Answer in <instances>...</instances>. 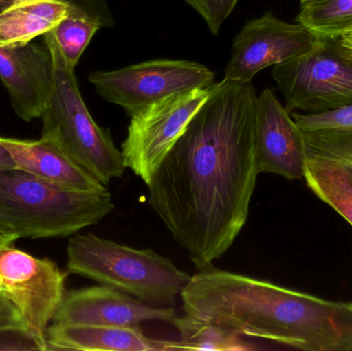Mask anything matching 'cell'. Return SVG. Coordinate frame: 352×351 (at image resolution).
I'll use <instances>...</instances> for the list:
<instances>
[{
    "label": "cell",
    "instance_id": "obj_1",
    "mask_svg": "<svg viewBox=\"0 0 352 351\" xmlns=\"http://www.w3.org/2000/svg\"><path fill=\"white\" fill-rule=\"evenodd\" d=\"M258 94L223 80L146 183L151 206L199 270L232 247L248 222L260 174Z\"/></svg>",
    "mask_w": 352,
    "mask_h": 351
},
{
    "label": "cell",
    "instance_id": "obj_2",
    "mask_svg": "<svg viewBox=\"0 0 352 351\" xmlns=\"http://www.w3.org/2000/svg\"><path fill=\"white\" fill-rule=\"evenodd\" d=\"M184 313L239 336L304 351H352V303L211 267L190 278Z\"/></svg>",
    "mask_w": 352,
    "mask_h": 351
},
{
    "label": "cell",
    "instance_id": "obj_3",
    "mask_svg": "<svg viewBox=\"0 0 352 351\" xmlns=\"http://www.w3.org/2000/svg\"><path fill=\"white\" fill-rule=\"evenodd\" d=\"M113 208L109 191H72L20 169L0 170V233L14 240L70 236Z\"/></svg>",
    "mask_w": 352,
    "mask_h": 351
},
{
    "label": "cell",
    "instance_id": "obj_4",
    "mask_svg": "<svg viewBox=\"0 0 352 351\" xmlns=\"http://www.w3.org/2000/svg\"><path fill=\"white\" fill-rule=\"evenodd\" d=\"M67 269L154 307H173L192 276L153 249H138L92 233L72 237Z\"/></svg>",
    "mask_w": 352,
    "mask_h": 351
},
{
    "label": "cell",
    "instance_id": "obj_5",
    "mask_svg": "<svg viewBox=\"0 0 352 351\" xmlns=\"http://www.w3.org/2000/svg\"><path fill=\"white\" fill-rule=\"evenodd\" d=\"M43 39L53 58L54 88L41 117V137L55 141L72 160L107 185L111 179L123 177L127 168L122 150L91 115L74 69L64 59L52 31Z\"/></svg>",
    "mask_w": 352,
    "mask_h": 351
},
{
    "label": "cell",
    "instance_id": "obj_6",
    "mask_svg": "<svg viewBox=\"0 0 352 351\" xmlns=\"http://www.w3.org/2000/svg\"><path fill=\"white\" fill-rule=\"evenodd\" d=\"M289 113H320L352 105V52L340 37L324 38L307 55L273 66Z\"/></svg>",
    "mask_w": 352,
    "mask_h": 351
},
{
    "label": "cell",
    "instance_id": "obj_7",
    "mask_svg": "<svg viewBox=\"0 0 352 351\" xmlns=\"http://www.w3.org/2000/svg\"><path fill=\"white\" fill-rule=\"evenodd\" d=\"M97 94L119 105L129 117L173 95L214 84L206 66L184 60H153L89 76Z\"/></svg>",
    "mask_w": 352,
    "mask_h": 351
},
{
    "label": "cell",
    "instance_id": "obj_8",
    "mask_svg": "<svg viewBox=\"0 0 352 351\" xmlns=\"http://www.w3.org/2000/svg\"><path fill=\"white\" fill-rule=\"evenodd\" d=\"M0 276L27 331L47 351V327L65 296L66 274L51 260L6 245L0 247Z\"/></svg>",
    "mask_w": 352,
    "mask_h": 351
},
{
    "label": "cell",
    "instance_id": "obj_9",
    "mask_svg": "<svg viewBox=\"0 0 352 351\" xmlns=\"http://www.w3.org/2000/svg\"><path fill=\"white\" fill-rule=\"evenodd\" d=\"M211 90L212 84L208 88L173 95L130 117L122 154L126 167L146 185L195 113L208 98Z\"/></svg>",
    "mask_w": 352,
    "mask_h": 351
},
{
    "label": "cell",
    "instance_id": "obj_10",
    "mask_svg": "<svg viewBox=\"0 0 352 351\" xmlns=\"http://www.w3.org/2000/svg\"><path fill=\"white\" fill-rule=\"evenodd\" d=\"M322 41L299 23L291 24L265 12L248 21L236 35L223 80L252 82L261 70L307 55Z\"/></svg>",
    "mask_w": 352,
    "mask_h": 351
},
{
    "label": "cell",
    "instance_id": "obj_11",
    "mask_svg": "<svg viewBox=\"0 0 352 351\" xmlns=\"http://www.w3.org/2000/svg\"><path fill=\"white\" fill-rule=\"evenodd\" d=\"M256 150L258 172L289 181L304 179L307 155L303 131L270 89L258 97Z\"/></svg>",
    "mask_w": 352,
    "mask_h": 351
},
{
    "label": "cell",
    "instance_id": "obj_12",
    "mask_svg": "<svg viewBox=\"0 0 352 351\" xmlns=\"http://www.w3.org/2000/svg\"><path fill=\"white\" fill-rule=\"evenodd\" d=\"M173 307H154L109 286L66 293L54 317V325L140 327L146 321L173 323Z\"/></svg>",
    "mask_w": 352,
    "mask_h": 351
},
{
    "label": "cell",
    "instance_id": "obj_13",
    "mask_svg": "<svg viewBox=\"0 0 352 351\" xmlns=\"http://www.w3.org/2000/svg\"><path fill=\"white\" fill-rule=\"evenodd\" d=\"M0 80L20 119H41L54 88L53 58L49 47L32 41L0 47Z\"/></svg>",
    "mask_w": 352,
    "mask_h": 351
},
{
    "label": "cell",
    "instance_id": "obj_14",
    "mask_svg": "<svg viewBox=\"0 0 352 351\" xmlns=\"http://www.w3.org/2000/svg\"><path fill=\"white\" fill-rule=\"evenodd\" d=\"M0 144L10 152L16 169L72 191L88 193L109 191L107 185L72 160L49 138L21 140L0 137Z\"/></svg>",
    "mask_w": 352,
    "mask_h": 351
},
{
    "label": "cell",
    "instance_id": "obj_15",
    "mask_svg": "<svg viewBox=\"0 0 352 351\" xmlns=\"http://www.w3.org/2000/svg\"><path fill=\"white\" fill-rule=\"evenodd\" d=\"M47 350L175 351V342L153 339L140 327L52 325Z\"/></svg>",
    "mask_w": 352,
    "mask_h": 351
},
{
    "label": "cell",
    "instance_id": "obj_16",
    "mask_svg": "<svg viewBox=\"0 0 352 351\" xmlns=\"http://www.w3.org/2000/svg\"><path fill=\"white\" fill-rule=\"evenodd\" d=\"M69 14V5L60 0H16L0 12V47L27 45Z\"/></svg>",
    "mask_w": 352,
    "mask_h": 351
},
{
    "label": "cell",
    "instance_id": "obj_17",
    "mask_svg": "<svg viewBox=\"0 0 352 351\" xmlns=\"http://www.w3.org/2000/svg\"><path fill=\"white\" fill-rule=\"evenodd\" d=\"M304 179L320 200L352 226V173L335 161L307 156Z\"/></svg>",
    "mask_w": 352,
    "mask_h": 351
},
{
    "label": "cell",
    "instance_id": "obj_18",
    "mask_svg": "<svg viewBox=\"0 0 352 351\" xmlns=\"http://www.w3.org/2000/svg\"><path fill=\"white\" fill-rule=\"evenodd\" d=\"M173 325L179 332L175 350L244 351L254 348L243 342L241 336L214 324L184 315L175 317Z\"/></svg>",
    "mask_w": 352,
    "mask_h": 351
},
{
    "label": "cell",
    "instance_id": "obj_19",
    "mask_svg": "<svg viewBox=\"0 0 352 351\" xmlns=\"http://www.w3.org/2000/svg\"><path fill=\"white\" fill-rule=\"evenodd\" d=\"M296 23L322 38L342 36L352 30V0H306Z\"/></svg>",
    "mask_w": 352,
    "mask_h": 351
},
{
    "label": "cell",
    "instance_id": "obj_20",
    "mask_svg": "<svg viewBox=\"0 0 352 351\" xmlns=\"http://www.w3.org/2000/svg\"><path fill=\"white\" fill-rule=\"evenodd\" d=\"M100 25L84 16H67L52 31L68 65L74 69Z\"/></svg>",
    "mask_w": 352,
    "mask_h": 351
},
{
    "label": "cell",
    "instance_id": "obj_21",
    "mask_svg": "<svg viewBox=\"0 0 352 351\" xmlns=\"http://www.w3.org/2000/svg\"><path fill=\"white\" fill-rule=\"evenodd\" d=\"M306 155L340 163L352 173V132H303Z\"/></svg>",
    "mask_w": 352,
    "mask_h": 351
},
{
    "label": "cell",
    "instance_id": "obj_22",
    "mask_svg": "<svg viewBox=\"0 0 352 351\" xmlns=\"http://www.w3.org/2000/svg\"><path fill=\"white\" fill-rule=\"evenodd\" d=\"M291 115L303 132L318 130L352 132V105L326 113H304L295 111Z\"/></svg>",
    "mask_w": 352,
    "mask_h": 351
},
{
    "label": "cell",
    "instance_id": "obj_23",
    "mask_svg": "<svg viewBox=\"0 0 352 351\" xmlns=\"http://www.w3.org/2000/svg\"><path fill=\"white\" fill-rule=\"evenodd\" d=\"M16 0H0V12ZM68 4L72 10L69 16H84L98 23L101 28H109L115 25L111 8L107 0H60Z\"/></svg>",
    "mask_w": 352,
    "mask_h": 351
},
{
    "label": "cell",
    "instance_id": "obj_24",
    "mask_svg": "<svg viewBox=\"0 0 352 351\" xmlns=\"http://www.w3.org/2000/svg\"><path fill=\"white\" fill-rule=\"evenodd\" d=\"M206 22L209 30L217 35L221 25L229 18L239 0H184Z\"/></svg>",
    "mask_w": 352,
    "mask_h": 351
},
{
    "label": "cell",
    "instance_id": "obj_25",
    "mask_svg": "<svg viewBox=\"0 0 352 351\" xmlns=\"http://www.w3.org/2000/svg\"><path fill=\"white\" fill-rule=\"evenodd\" d=\"M0 325L8 329L26 330L16 305L3 294H0Z\"/></svg>",
    "mask_w": 352,
    "mask_h": 351
},
{
    "label": "cell",
    "instance_id": "obj_26",
    "mask_svg": "<svg viewBox=\"0 0 352 351\" xmlns=\"http://www.w3.org/2000/svg\"><path fill=\"white\" fill-rule=\"evenodd\" d=\"M16 168L14 159L10 156V152L0 144V170Z\"/></svg>",
    "mask_w": 352,
    "mask_h": 351
},
{
    "label": "cell",
    "instance_id": "obj_27",
    "mask_svg": "<svg viewBox=\"0 0 352 351\" xmlns=\"http://www.w3.org/2000/svg\"><path fill=\"white\" fill-rule=\"evenodd\" d=\"M341 41L345 47H349L352 52V30L349 32L344 33L342 36H340Z\"/></svg>",
    "mask_w": 352,
    "mask_h": 351
},
{
    "label": "cell",
    "instance_id": "obj_28",
    "mask_svg": "<svg viewBox=\"0 0 352 351\" xmlns=\"http://www.w3.org/2000/svg\"><path fill=\"white\" fill-rule=\"evenodd\" d=\"M6 293V288H4L3 282H2L1 276H0V294Z\"/></svg>",
    "mask_w": 352,
    "mask_h": 351
},
{
    "label": "cell",
    "instance_id": "obj_29",
    "mask_svg": "<svg viewBox=\"0 0 352 351\" xmlns=\"http://www.w3.org/2000/svg\"><path fill=\"white\" fill-rule=\"evenodd\" d=\"M0 329H8V328L3 327V326L0 325Z\"/></svg>",
    "mask_w": 352,
    "mask_h": 351
},
{
    "label": "cell",
    "instance_id": "obj_30",
    "mask_svg": "<svg viewBox=\"0 0 352 351\" xmlns=\"http://www.w3.org/2000/svg\"><path fill=\"white\" fill-rule=\"evenodd\" d=\"M306 1V0H300V2H304Z\"/></svg>",
    "mask_w": 352,
    "mask_h": 351
}]
</instances>
